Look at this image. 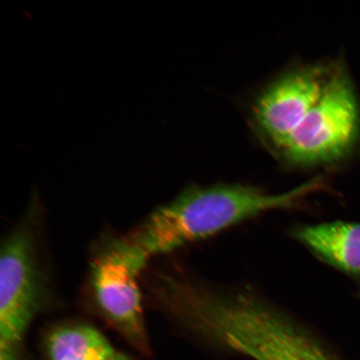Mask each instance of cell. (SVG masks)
Segmentation results:
<instances>
[{"label":"cell","mask_w":360,"mask_h":360,"mask_svg":"<svg viewBox=\"0 0 360 360\" xmlns=\"http://www.w3.org/2000/svg\"><path fill=\"white\" fill-rule=\"evenodd\" d=\"M162 312L200 339L254 360H338L280 308L247 288L218 287L179 273Z\"/></svg>","instance_id":"1"},{"label":"cell","mask_w":360,"mask_h":360,"mask_svg":"<svg viewBox=\"0 0 360 360\" xmlns=\"http://www.w3.org/2000/svg\"><path fill=\"white\" fill-rule=\"evenodd\" d=\"M321 187V178L281 193L242 184L188 187L122 238L150 261L269 211L295 208Z\"/></svg>","instance_id":"2"},{"label":"cell","mask_w":360,"mask_h":360,"mask_svg":"<svg viewBox=\"0 0 360 360\" xmlns=\"http://www.w3.org/2000/svg\"><path fill=\"white\" fill-rule=\"evenodd\" d=\"M7 233L0 250V356H20L31 323L49 303V288L34 220Z\"/></svg>","instance_id":"3"},{"label":"cell","mask_w":360,"mask_h":360,"mask_svg":"<svg viewBox=\"0 0 360 360\" xmlns=\"http://www.w3.org/2000/svg\"><path fill=\"white\" fill-rule=\"evenodd\" d=\"M360 134V115L353 84L338 65L321 100L278 150L299 167L328 165L352 151Z\"/></svg>","instance_id":"4"},{"label":"cell","mask_w":360,"mask_h":360,"mask_svg":"<svg viewBox=\"0 0 360 360\" xmlns=\"http://www.w3.org/2000/svg\"><path fill=\"white\" fill-rule=\"evenodd\" d=\"M148 261L115 238L92 260L90 285L98 312L121 337L143 354H150L139 278Z\"/></svg>","instance_id":"5"},{"label":"cell","mask_w":360,"mask_h":360,"mask_svg":"<svg viewBox=\"0 0 360 360\" xmlns=\"http://www.w3.org/2000/svg\"><path fill=\"white\" fill-rule=\"evenodd\" d=\"M336 64L319 63L282 75L260 94L254 107V122L278 151L321 100Z\"/></svg>","instance_id":"6"},{"label":"cell","mask_w":360,"mask_h":360,"mask_svg":"<svg viewBox=\"0 0 360 360\" xmlns=\"http://www.w3.org/2000/svg\"><path fill=\"white\" fill-rule=\"evenodd\" d=\"M295 236L326 263L360 276V224L328 222L295 229Z\"/></svg>","instance_id":"7"},{"label":"cell","mask_w":360,"mask_h":360,"mask_svg":"<svg viewBox=\"0 0 360 360\" xmlns=\"http://www.w3.org/2000/svg\"><path fill=\"white\" fill-rule=\"evenodd\" d=\"M44 345L48 360H112L119 353L101 331L83 323L53 328Z\"/></svg>","instance_id":"8"},{"label":"cell","mask_w":360,"mask_h":360,"mask_svg":"<svg viewBox=\"0 0 360 360\" xmlns=\"http://www.w3.org/2000/svg\"><path fill=\"white\" fill-rule=\"evenodd\" d=\"M112 360H133L131 358H129L128 355L119 352L117 354L116 356Z\"/></svg>","instance_id":"9"}]
</instances>
